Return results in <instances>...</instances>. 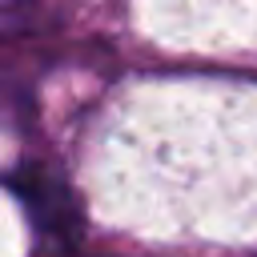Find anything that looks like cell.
Returning <instances> with one entry per match:
<instances>
[{
  "label": "cell",
  "mask_w": 257,
  "mask_h": 257,
  "mask_svg": "<svg viewBox=\"0 0 257 257\" xmlns=\"http://www.w3.org/2000/svg\"><path fill=\"white\" fill-rule=\"evenodd\" d=\"M8 181H12V189L20 193L32 225H36L48 241L72 245V241L80 237V209H76L68 185H64L52 169H44V165H20Z\"/></svg>",
  "instance_id": "6da1fadb"
}]
</instances>
